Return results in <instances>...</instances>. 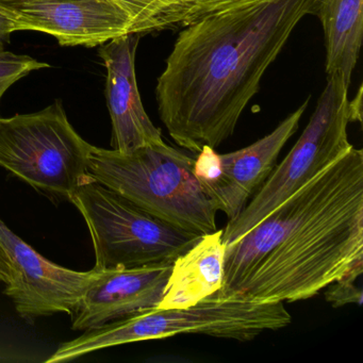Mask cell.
Segmentation results:
<instances>
[{"label":"cell","instance_id":"9c48e42d","mask_svg":"<svg viewBox=\"0 0 363 363\" xmlns=\"http://www.w3.org/2000/svg\"><path fill=\"white\" fill-rule=\"evenodd\" d=\"M16 31L48 33L61 46L96 48L130 33L127 14L112 0H0Z\"/></svg>","mask_w":363,"mask_h":363},{"label":"cell","instance_id":"30bf717a","mask_svg":"<svg viewBox=\"0 0 363 363\" xmlns=\"http://www.w3.org/2000/svg\"><path fill=\"white\" fill-rule=\"evenodd\" d=\"M141 35L128 33L99 48L107 69L106 99L112 123V150L130 154L147 145L163 143L162 131L144 109L135 75V55Z\"/></svg>","mask_w":363,"mask_h":363},{"label":"cell","instance_id":"9a60e30c","mask_svg":"<svg viewBox=\"0 0 363 363\" xmlns=\"http://www.w3.org/2000/svg\"><path fill=\"white\" fill-rule=\"evenodd\" d=\"M128 16L130 33L143 35L182 26L186 0H112Z\"/></svg>","mask_w":363,"mask_h":363},{"label":"cell","instance_id":"ac0fdd59","mask_svg":"<svg viewBox=\"0 0 363 363\" xmlns=\"http://www.w3.org/2000/svg\"><path fill=\"white\" fill-rule=\"evenodd\" d=\"M256 1L259 0H186V16H184L182 27L206 14L222 11V10L246 5V4L256 3Z\"/></svg>","mask_w":363,"mask_h":363},{"label":"cell","instance_id":"5b68a950","mask_svg":"<svg viewBox=\"0 0 363 363\" xmlns=\"http://www.w3.org/2000/svg\"><path fill=\"white\" fill-rule=\"evenodd\" d=\"M69 199L86 220L99 271L173 263L203 237L156 218L93 179Z\"/></svg>","mask_w":363,"mask_h":363},{"label":"cell","instance_id":"3957f363","mask_svg":"<svg viewBox=\"0 0 363 363\" xmlns=\"http://www.w3.org/2000/svg\"><path fill=\"white\" fill-rule=\"evenodd\" d=\"M195 159L165 142L130 154L93 146L89 174L148 213L189 233L218 230L216 203L194 172Z\"/></svg>","mask_w":363,"mask_h":363},{"label":"cell","instance_id":"4fadbf2b","mask_svg":"<svg viewBox=\"0 0 363 363\" xmlns=\"http://www.w3.org/2000/svg\"><path fill=\"white\" fill-rule=\"evenodd\" d=\"M225 252L223 229L203 235L174 261L157 308L192 307L218 292L224 282Z\"/></svg>","mask_w":363,"mask_h":363},{"label":"cell","instance_id":"ffe728a7","mask_svg":"<svg viewBox=\"0 0 363 363\" xmlns=\"http://www.w3.org/2000/svg\"><path fill=\"white\" fill-rule=\"evenodd\" d=\"M16 33L13 23L0 13V48H5L6 44L9 43L12 33Z\"/></svg>","mask_w":363,"mask_h":363},{"label":"cell","instance_id":"44dd1931","mask_svg":"<svg viewBox=\"0 0 363 363\" xmlns=\"http://www.w3.org/2000/svg\"><path fill=\"white\" fill-rule=\"evenodd\" d=\"M362 88L359 89L358 96L354 101H350V123L362 122Z\"/></svg>","mask_w":363,"mask_h":363},{"label":"cell","instance_id":"7a4b0ae2","mask_svg":"<svg viewBox=\"0 0 363 363\" xmlns=\"http://www.w3.org/2000/svg\"><path fill=\"white\" fill-rule=\"evenodd\" d=\"M363 269V150L345 155L227 246L225 296L294 303Z\"/></svg>","mask_w":363,"mask_h":363},{"label":"cell","instance_id":"ba28073f","mask_svg":"<svg viewBox=\"0 0 363 363\" xmlns=\"http://www.w3.org/2000/svg\"><path fill=\"white\" fill-rule=\"evenodd\" d=\"M0 244L13 267L5 293L25 320L56 313L73 315L99 269L77 272L44 258L0 220Z\"/></svg>","mask_w":363,"mask_h":363},{"label":"cell","instance_id":"8fae6325","mask_svg":"<svg viewBox=\"0 0 363 363\" xmlns=\"http://www.w3.org/2000/svg\"><path fill=\"white\" fill-rule=\"evenodd\" d=\"M308 103L309 99L271 133L252 145L228 154H218L213 175L201 184L218 211L228 220H235L241 213L273 172L280 152L298 129Z\"/></svg>","mask_w":363,"mask_h":363},{"label":"cell","instance_id":"6da1fadb","mask_svg":"<svg viewBox=\"0 0 363 363\" xmlns=\"http://www.w3.org/2000/svg\"><path fill=\"white\" fill-rule=\"evenodd\" d=\"M315 0H259L184 26L157 82L158 112L180 147L199 154L235 133L246 106Z\"/></svg>","mask_w":363,"mask_h":363},{"label":"cell","instance_id":"52a82bcc","mask_svg":"<svg viewBox=\"0 0 363 363\" xmlns=\"http://www.w3.org/2000/svg\"><path fill=\"white\" fill-rule=\"evenodd\" d=\"M92 150L72 126L60 101L39 112L0 118V167L46 194L69 199L92 180Z\"/></svg>","mask_w":363,"mask_h":363},{"label":"cell","instance_id":"8992f818","mask_svg":"<svg viewBox=\"0 0 363 363\" xmlns=\"http://www.w3.org/2000/svg\"><path fill=\"white\" fill-rule=\"evenodd\" d=\"M348 86L342 78H327L315 110L286 158L274 167L252 201L223 229V242L233 245L274 209L311 182L352 147Z\"/></svg>","mask_w":363,"mask_h":363},{"label":"cell","instance_id":"277c9868","mask_svg":"<svg viewBox=\"0 0 363 363\" xmlns=\"http://www.w3.org/2000/svg\"><path fill=\"white\" fill-rule=\"evenodd\" d=\"M291 320L284 303L225 296L218 291L192 307L152 308L86 330L77 339L61 344L46 362H65L104 348L188 333L252 341L265 331L284 328Z\"/></svg>","mask_w":363,"mask_h":363},{"label":"cell","instance_id":"7c38bea8","mask_svg":"<svg viewBox=\"0 0 363 363\" xmlns=\"http://www.w3.org/2000/svg\"><path fill=\"white\" fill-rule=\"evenodd\" d=\"M173 263L104 269L73 313V330H90L158 307Z\"/></svg>","mask_w":363,"mask_h":363},{"label":"cell","instance_id":"5bb4252c","mask_svg":"<svg viewBox=\"0 0 363 363\" xmlns=\"http://www.w3.org/2000/svg\"><path fill=\"white\" fill-rule=\"evenodd\" d=\"M324 30L326 73L350 86L358 62L363 35V0H315Z\"/></svg>","mask_w":363,"mask_h":363},{"label":"cell","instance_id":"d6986e66","mask_svg":"<svg viewBox=\"0 0 363 363\" xmlns=\"http://www.w3.org/2000/svg\"><path fill=\"white\" fill-rule=\"evenodd\" d=\"M13 279V267L9 256L3 245L0 244V281L9 284Z\"/></svg>","mask_w":363,"mask_h":363},{"label":"cell","instance_id":"2e32d148","mask_svg":"<svg viewBox=\"0 0 363 363\" xmlns=\"http://www.w3.org/2000/svg\"><path fill=\"white\" fill-rule=\"evenodd\" d=\"M50 67L48 63L41 62L26 55H16L0 48V101L5 93L22 78L31 72Z\"/></svg>","mask_w":363,"mask_h":363},{"label":"cell","instance_id":"e0dca14e","mask_svg":"<svg viewBox=\"0 0 363 363\" xmlns=\"http://www.w3.org/2000/svg\"><path fill=\"white\" fill-rule=\"evenodd\" d=\"M362 271L363 269H357L352 272L327 286L325 299L335 308L350 303L360 306L362 303V290L354 284V281L362 275Z\"/></svg>","mask_w":363,"mask_h":363}]
</instances>
